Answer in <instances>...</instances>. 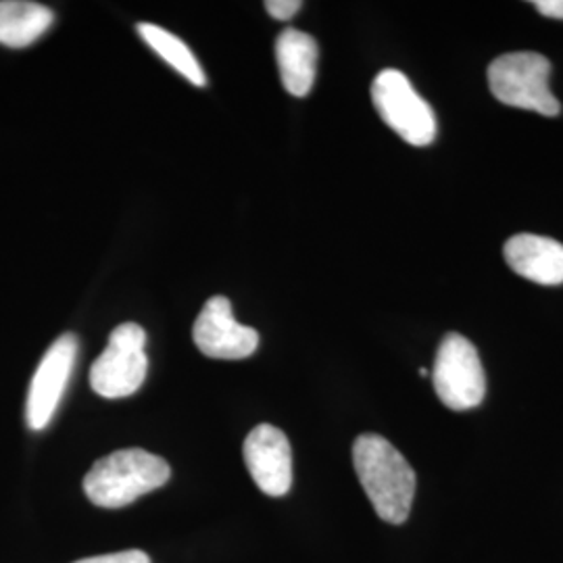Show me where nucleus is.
<instances>
[{
  "mask_svg": "<svg viewBox=\"0 0 563 563\" xmlns=\"http://www.w3.org/2000/svg\"><path fill=\"white\" fill-rule=\"evenodd\" d=\"M55 21V13L30 0H0V44L25 48L42 38Z\"/></svg>",
  "mask_w": 563,
  "mask_h": 563,
  "instance_id": "nucleus-12",
  "label": "nucleus"
},
{
  "mask_svg": "<svg viewBox=\"0 0 563 563\" xmlns=\"http://www.w3.org/2000/svg\"><path fill=\"white\" fill-rule=\"evenodd\" d=\"M318 42L295 27H286L276 41V60L282 84L288 95L307 97L316 84L318 74Z\"/></svg>",
  "mask_w": 563,
  "mask_h": 563,
  "instance_id": "nucleus-11",
  "label": "nucleus"
},
{
  "mask_svg": "<svg viewBox=\"0 0 563 563\" xmlns=\"http://www.w3.org/2000/svg\"><path fill=\"white\" fill-rule=\"evenodd\" d=\"M301 0H267L265 9L274 20H292L301 11Z\"/></svg>",
  "mask_w": 563,
  "mask_h": 563,
  "instance_id": "nucleus-15",
  "label": "nucleus"
},
{
  "mask_svg": "<svg viewBox=\"0 0 563 563\" xmlns=\"http://www.w3.org/2000/svg\"><path fill=\"white\" fill-rule=\"evenodd\" d=\"M146 332L139 323H120L99 360L90 367V386L104 399L132 397L144 380L148 360L144 353Z\"/></svg>",
  "mask_w": 563,
  "mask_h": 563,
  "instance_id": "nucleus-4",
  "label": "nucleus"
},
{
  "mask_svg": "<svg viewBox=\"0 0 563 563\" xmlns=\"http://www.w3.org/2000/svg\"><path fill=\"white\" fill-rule=\"evenodd\" d=\"M372 101L384 123L402 141L428 146L437 139L434 111L399 69H384L372 84Z\"/></svg>",
  "mask_w": 563,
  "mask_h": 563,
  "instance_id": "nucleus-5",
  "label": "nucleus"
},
{
  "mask_svg": "<svg viewBox=\"0 0 563 563\" xmlns=\"http://www.w3.org/2000/svg\"><path fill=\"white\" fill-rule=\"evenodd\" d=\"M439 399L453 411H467L484 401L486 376L476 346L462 334L444 336L432 369Z\"/></svg>",
  "mask_w": 563,
  "mask_h": 563,
  "instance_id": "nucleus-6",
  "label": "nucleus"
},
{
  "mask_svg": "<svg viewBox=\"0 0 563 563\" xmlns=\"http://www.w3.org/2000/svg\"><path fill=\"white\" fill-rule=\"evenodd\" d=\"M244 463L267 497H284L292 486V449L280 428L260 423L246 437Z\"/></svg>",
  "mask_w": 563,
  "mask_h": 563,
  "instance_id": "nucleus-9",
  "label": "nucleus"
},
{
  "mask_svg": "<svg viewBox=\"0 0 563 563\" xmlns=\"http://www.w3.org/2000/svg\"><path fill=\"white\" fill-rule=\"evenodd\" d=\"M551 63L539 53H507L490 63L488 86L497 101L537 111L547 118L562 113V104L549 88Z\"/></svg>",
  "mask_w": 563,
  "mask_h": 563,
  "instance_id": "nucleus-3",
  "label": "nucleus"
},
{
  "mask_svg": "<svg viewBox=\"0 0 563 563\" xmlns=\"http://www.w3.org/2000/svg\"><path fill=\"white\" fill-rule=\"evenodd\" d=\"M353 465L378 518L405 522L416 497V472L397 446L378 434H362L353 444Z\"/></svg>",
  "mask_w": 563,
  "mask_h": 563,
  "instance_id": "nucleus-1",
  "label": "nucleus"
},
{
  "mask_svg": "<svg viewBox=\"0 0 563 563\" xmlns=\"http://www.w3.org/2000/svg\"><path fill=\"white\" fill-rule=\"evenodd\" d=\"M169 476L172 467L159 455L144 449H121L92 465L84 478V493L97 507L120 509L162 488Z\"/></svg>",
  "mask_w": 563,
  "mask_h": 563,
  "instance_id": "nucleus-2",
  "label": "nucleus"
},
{
  "mask_svg": "<svg viewBox=\"0 0 563 563\" xmlns=\"http://www.w3.org/2000/svg\"><path fill=\"white\" fill-rule=\"evenodd\" d=\"M532 7L544 18L563 21V0H534Z\"/></svg>",
  "mask_w": 563,
  "mask_h": 563,
  "instance_id": "nucleus-16",
  "label": "nucleus"
},
{
  "mask_svg": "<svg viewBox=\"0 0 563 563\" xmlns=\"http://www.w3.org/2000/svg\"><path fill=\"white\" fill-rule=\"evenodd\" d=\"M504 255L507 265L526 280L543 286L563 284L562 242L537 234H518L505 242Z\"/></svg>",
  "mask_w": 563,
  "mask_h": 563,
  "instance_id": "nucleus-10",
  "label": "nucleus"
},
{
  "mask_svg": "<svg viewBox=\"0 0 563 563\" xmlns=\"http://www.w3.org/2000/svg\"><path fill=\"white\" fill-rule=\"evenodd\" d=\"M78 357V336L67 332L51 344L30 384L25 420L32 430H44L55 418Z\"/></svg>",
  "mask_w": 563,
  "mask_h": 563,
  "instance_id": "nucleus-7",
  "label": "nucleus"
},
{
  "mask_svg": "<svg viewBox=\"0 0 563 563\" xmlns=\"http://www.w3.org/2000/svg\"><path fill=\"white\" fill-rule=\"evenodd\" d=\"M192 339L202 355L211 360H246L260 346V334L234 320L232 302L225 297H213L205 302Z\"/></svg>",
  "mask_w": 563,
  "mask_h": 563,
  "instance_id": "nucleus-8",
  "label": "nucleus"
},
{
  "mask_svg": "<svg viewBox=\"0 0 563 563\" xmlns=\"http://www.w3.org/2000/svg\"><path fill=\"white\" fill-rule=\"evenodd\" d=\"M139 34L169 67H174L180 76L195 86H207V76L195 53L181 42L176 34L163 30L155 23H139Z\"/></svg>",
  "mask_w": 563,
  "mask_h": 563,
  "instance_id": "nucleus-13",
  "label": "nucleus"
},
{
  "mask_svg": "<svg viewBox=\"0 0 563 563\" xmlns=\"http://www.w3.org/2000/svg\"><path fill=\"white\" fill-rule=\"evenodd\" d=\"M74 563H151V558L144 551L132 549V551L109 553V555H99V558H86V560H78Z\"/></svg>",
  "mask_w": 563,
  "mask_h": 563,
  "instance_id": "nucleus-14",
  "label": "nucleus"
}]
</instances>
